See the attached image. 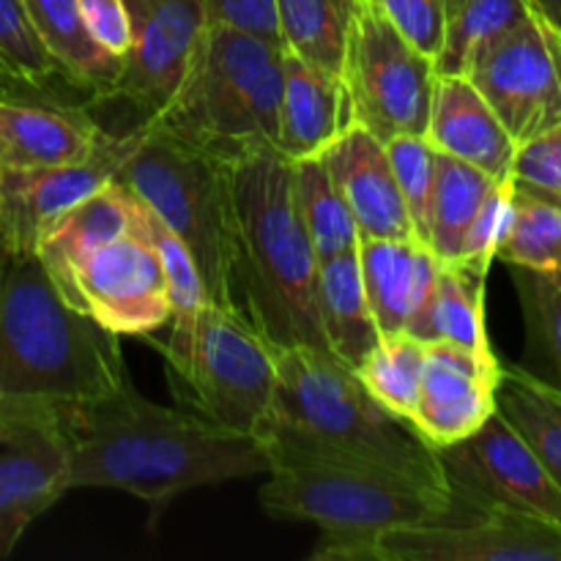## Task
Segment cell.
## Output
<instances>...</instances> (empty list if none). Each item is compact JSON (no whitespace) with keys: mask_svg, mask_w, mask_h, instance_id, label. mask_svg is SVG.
Returning a JSON list of instances; mask_svg holds the SVG:
<instances>
[{"mask_svg":"<svg viewBox=\"0 0 561 561\" xmlns=\"http://www.w3.org/2000/svg\"><path fill=\"white\" fill-rule=\"evenodd\" d=\"M340 80L356 126L381 142L425 137L438 80L436 60L400 36L370 0H356Z\"/></svg>","mask_w":561,"mask_h":561,"instance_id":"9c48e42d","label":"cell"},{"mask_svg":"<svg viewBox=\"0 0 561 561\" xmlns=\"http://www.w3.org/2000/svg\"><path fill=\"white\" fill-rule=\"evenodd\" d=\"M351 124L354 121H351V104L343 80L285 53V80L274 148L290 162L321 157Z\"/></svg>","mask_w":561,"mask_h":561,"instance_id":"7402d4cb","label":"cell"},{"mask_svg":"<svg viewBox=\"0 0 561 561\" xmlns=\"http://www.w3.org/2000/svg\"><path fill=\"white\" fill-rule=\"evenodd\" d=\"M115 181L184 241L201 268L208 301L239 307L233 296L228 159L140 121L126 131Z\"/></svg>","mask_w":561,"mask_h":561,"instance_id":"52a82bcc","label":"cell"},{"mask_svg":"<svg viewBox=\"0 0 561 561\" xmlns=\"http://www.w3.org/2000/svg\"><path fill=\"white\" fill-rule=\"evenodd\" d=\"M255 438L334 458L376 460L444 482L436 453L416 436L411 422L389 414L354 367L323 348L277 351L272 409Z\"/></svg>","mask_w":561,"mask_h":561,"instance_id":"5b68a950","label":"cell"},{"mask_svg":"<svg viewBox=\"0 0 561 561\" xmlns=\"http://www.w3.org/2000/svg\"><path fill=\"white\" fill-rule=\"evenodd\" d=\"M433 453L449 493L466 507H510L561 524L557 482L499 411L471 436Z\"/></svg>","mask_w":561,"mask_h":561,"instance_id":"8fae6325","label":"cell"},{"mask_svg":"<svg viewBox=\"0 0 561 561\" xmlns=\"http://www.w3.org/2000/svg\"><path fill=\"white\" fill-rule=\"evenodd\" d=\"M82 22L93 42L110 55L124 60L126 49L131 44V22L126 0H77Z\"/></svg>","mask_w":561,"mask_h":561,"instance_id":"b9f144b4","label":"cell"},{"mask_svg":"<svg viewBox=\"0 0 561 561\" xmlns=\"http://www.w3.org/2000/svg\"><path fill=\"white\" fill-rule=\"evenodd\" d=\"M290 184H294L296 211L312 241L318 261L345 255L359 247V230L345 206L343 195L334 186L323 157H307L290 162Z\"/></svg>","mask_w":561,"mask_h":561,"instance_id":"f546056e","label":"cell"},{"mask_svg":"<svg viewBox=\"0 0 561 561\" xmlns=\"http://www.w3.org/2000/svg\"><path fill=\"white\" fill-rule=\"evenodd\" d=\"M285 49L252 33L206 25L173 96L148 124L225 159L277 142Z\"/></svg>","mask_w":561,"mask_h":561,"instance_id":"8992f818","label":"cell"},{"mask_svg":"<svg viewBox=\"0 0 561 561\" xmlns=\"http://www.w3.org/2000/svg\"><path fill=\"white\" fill-rule=\"evenodd\" d=\"M69 488V436L53 411L0 409V559Z\"/></svg>","mask_w":561,"mask_h":561,"instance_id":"5bb4252c","label":"cell"},{"mask_svg":"<svg viewBox=\"0 0 561 561\" xmlns=\"http://www.w3.org/2000/svg\"><path fill=\"white\" fill-rule=\"evenodd\" d=\"M33 31L58 69L64 71L71 91L82 93L91 104H107L124 60L99 47L82 22L77 0H22Z\"/></svg>","mask_w":561,"mask_h":561,"instance_id":"cb8c5ba5","label":"cell"},{"mask_svg":"<svg viewBox=\"0 0 561 561\" xmlns=\"http://www.w3.org/2000/svg\"><path fill=\"white\" fill-rule=\"evenodd\" d=\"M206 25H225L279 44L274 0H201ZM283 47V44H279Z\"/></svg>","mask_w":561,"mask_h":561,"instance_id":"60d3db41","label":"cell"},{"mask_svg":"<svg viewBox=\"0 0 561 561\" xmlns=\"http://www.w3.org/2000/svg\"><path fill=\"white\" fill-rule=\"evenodd\" d=\"M383 146H387L405 211L411 217L414 239L427 244V211H431V192L433 179H436V148L422 135L392 137Z\"/></svg>","mask_w":561,"mask_h":561,"instance_id":"8d00e7d4","label":"cell"},{"mask_svg":"<svg viewBox=\"0 0 561 561\" xmlns=\"http://www.w3.org/2000/svg\"><path fill=\"white\" fill-rule=\"evenodd\" d=\"M318 318L327 348L354 370L381 343L356 250L329 257L318 266Z\"/></svg>","mask_w":561,"mask_h":561,"instance_id":"d4e9b609","label":"cell"},{"mask_svg":"<svg viewBox=\"0 0 561 561\" xmlns=\"http://www.w3.org/2000/svg\"><path fill=\"white\" fill-rule=\"evenodd\" d=\"M510 268L526 321V370L561 389V272Z\"/></svg>","mask_w":561,"mask_h":561,"instance_id":"4dcf8cb0","label":"cell"},{"mask_svg":"<svg viewBox=\"0 0 561 561\" xmlns=\"http://www.w3.org/2000/svg\"><path fill=\"white\" fill-rule=\"evenodd\" d=\"M274 9L285 53L340 77L356 0H274Z\"/></svg>","mask_w":561,"mask_h":561,"instance_id":"f1b7e54d","label":"cell"},{"mask_svg":"<svg viewBox=\"0 0 561 561\" xmlns=\"http://www.w3.org/2000/svg\"><path fill=\"white\" fill-rule=\"evenodd\" d=\"M502 359L493 351H466L427 343L420 400L411 427L427 447L438 449L471 436L496 411Z\"/></svg>","mask_w":561,"mask_h":561,"instance_id":"e0dca14e","label":"cell"},{"mask_svg":"<svg viewBox=\"0 0 561 561\" xmlns=\"http://www.w3.org/2000/svg\"><path fill=\"white\" fill-rule=\"evenodd\" d=\"M425 340L414 334H387L381 343L365 356L356 376L367 387V392L389 411L409 422L420 400L422 370H425Z\"/></svg>","mask_w":561,"mask_h":561,"instance_id":"836d02e7","label":"cell"},{"mask_svg":"<svg viewBox=\"0 0 561 561\" xmlns=\"http://www.w3.org/2000/svg\"><path fill=\"white\" fill-rule=\"evenodd\" d=\"M66 301L118 337H148L173 318L162 263L142 228L91 252L71 274Z\"/></svg>","mask_w":561,"mask_h":561,"instance_id":"4fadbf2b","label":"cell"},{"mask_svg":"<svg viewBox=\"0 0 561 561\" xmlns=\"http://www.w3.org/2000/svg\"><path fill=\"white\" fill-rule=\"evenodd\" d=\"M496 411L515 427L561 491V389L531 376L524 365H504Z\"/></svg>","mask_w":561,"mask_h":561,"instance_id":"4316f807","label":"cell"},{"mask_svg":"<svg viewBox=\"0 0 561 561\" xmlns=\"http://www.w3.org/2000/svg\"><path fill=\"white\" fill-rule=\"evenodd\" d=\"M496 181L474 164L436 151V179H433L431 211H427V247L436 252L438 261H460L466 233Z\"/></svg>","mask_w":561,"mask_h":561,"instance_id":"83f0119b","label":"cell"},{"mask_svg":"<svg viewBox=\"0 0 561 561\" xmlns=\"http://www.w3.org/2000/svg\"><path fill=\"white\" fill-rule=\"evenodd\" d=\"M233 296L274 351L327 348L318 318V261L290 184V159L255 148L228 159Z\"/></svg>","mask_w":561,"mask_h":561,"instance_id":"277c9868","label":"cell"},{"mask_svg":"<svg viewBox=\"0 0 561 561\" xmlns=\"http://www.w3.org/2000/svg\"><path fill=\"white\" fill-rule=\"evenodd\" d=\"M510 217H513V175L499 179L491 186L474 222H471L469 233H466L458 263L480 274H488L491 263L496 261L499 244H502L504 233L510 228Z\"/></svg>","mask_w":561,"mask_h":561,"instance_id":"74e56055","label":"cell"},{"mask_svg":"<svg viewBox=\"0 0 561 561\" xmlns=\"http://www.w3.org/2000/svg\"><path fill=\"white\" fill-rule=\"evenodd\" d=\"M107 129L85 104H66L0 93V168H60L91 157Z\"/></svg>","mask_w":561,"mask_h":561,"instance_id":"ac0fdd59","label":"cell"},{"mask_svg":"<svg viewBox=\"0 0 561 561\" xmlns=\"http://www.w3.org/2000/svg\"><path fill=\"white\" fill-rule=\"evenodd\" d=\"M513 181L561 201V124L520 142L513 159Z\"/></svg>","mask_w":561,"mask_h":561,"instance_id":"ab89813d","label":"cell"},{"mask_svg":"<svg viewBox=\"0 0 561 561\" xmlns=\"http://www.w3.org/2000/svg\"><path fill=\"white\" fill-rule=\"evenodd\" d=\"M131 44L110 102L129 104L148 118L184 77L190 55L206 27L201 0H126Z\"/></svg>","mask_w":561,"mask_h":561,"instance_id":"2e32d148","label":"cell"},{"mask_svg":"<svg viewBox=\"0 0 561 561\" xmlns=\"http://www.w3.org/2000/svg\"><path fill=\"white\" fill-rule=\"evenodd\" d=\"M261 447L268 458L261 507L277 520H307L321 529L312 561H370L383 531L458 520L471 510L447 482L398 466L279 444Z\"/></svg>","mask_w":561,"mask_h":561,"instance_id":"3957f363","label":"cell"},{"mask_svg":"<svg viewBox=\"0 0 561 561\" xmlns=\"http://www.w3.org/2000/svg\"><path fill=\"white\" fill-rule=\"evenodd\" d=\"M126 381L118 334L71 307L36 252L0 250V409L66 416Z\"/></svg>","mask_w":561,"mask_h":561,"instance_id":"7a4b0ae2","label":"cell"},{"mask_svg":"<svg viewBox=\"0 0 561 561\" xmlns=\"http://www.w3.org/2000/svg\"><path fill=\"white\" fill-rule=\"evenodd\" d=\"M540 9L548 11L546 0H463L447 16V33H444V47L436 58V71L463 75L471 55L513 31Z\"/></svg>","mask_w":561,"mask_h":561,"instance_id":"d6a6232c","label":"cell"},{"mask_svg":"<svg viewBox=\"0 0 561 561\" xmlns=\"http://www.w3.org/2000/svg\"><path fill=\"white\" fill-rule=\"evenodd\" d=\"M474 82L515 142L561 124V22L546 9L471 55Z\"/></svg>","mask_w":561,"mask_h":561,"instance_id":"30bf717a","label":"cell"},{"mask_svg":"<svg viewBox=\"0 0 561 561\" xmlns=\"http://www.w3.org/2000/svg\"><path fill=\"white\" fill-rule=\"evenodd\" d=\"M362 239H414L387 146L351 124L321 153Z\"/></svg>","mask_w":561,"mask_h":561,"instance_id":"d6986e66","label":"cell"},{"mask_svg":"<svg viewBox=\"0 0 561 561\" xmlns=\"http://www.w3.org/2000/svg\"><path fill=\"white\" fill-rule=\"evenodd\" d=\"M126 135H110L88 159L60 168H0V250L36 252L77 203L115 179Z\"/></svg>","mask_w":561,"mask_h":561,"instance_id":"9a60e30c","label":"cell"},{"mask_svg":"<svg viewBox=\"0 0 561 561\" xmlns=\"http://www.w3.org/2000/svg\"><path fill=\"white\" fill-rule=\"evenodd\" d=\"M416 49L438 58L447 33V3L444 0H370Z\"/></svg>","mask_w":561,"mask_h":561,"instance_id":"f35d334b","label":"cell"},{"mask_svg":"<svg viewBox=\"0 0 561 561\" xmlns=\"http://www.w3.org/2000/svg\"><path fill=\"white\" fill-rule=\"evenodd\" d=\"M485 279L488 274L463 263H444L436 288L409 334L425 343H447L480 354L493 351L485 329Z\"/></svg>","mask_w":561,"mask_h":561,"instance_id":"484cf974","label":"cell"},{"mask_svg":"<svg viewBox=\"0 0 561 561\" xmlns=\"http://www.w3.org/2000/svg\"><path fill=\"white\" fill-rule=\"evenodd\" d=\"M370 561H561V524L510 507L471 510L458 520L383 531Z\"/></svg>","mask_w":561,"mask_h":561,"instance_id":"7c38bea8","label":"cell"},{"mask_svg":"<svg viewBox=\"0 0 561 561\" xmlns=\"http://www.w3.org/2000/svg\"><path fill=\"white\" fill-rule=\"evenodd\" d=\"M140 228L148 236V241L157 250L159 263H162L164 279H168L170 305H173V318L170 321H190L195 312L208 301L206 285H203L201 268H197L195 257L186 250L184 241L162 222L153 211L142 206Z\"/></svg>","mask_w":561,"mask_h":561,"instance_id":"d590c367","label":"cell"},{"mask_svg":"<svg viewBox=\"0 0 561 561\" xmlns=\"http://www.w3.org/2000/svg\"><path fill=\"white\" fill-rule=\"evenodd\" d=\"M69 488H113L162 510L192 488L268 474L261 442L190 409L146 400L131 381L64 416Z\"/></svg>","mask_w":561,"mask_h":561,"instance_id":"6da1fadb","label":"cell"},{"mask_svg":"<svg viewBox=\"0 0 561 561\" xmlns=\"http://www.w3.org/2000/svg\"><path fill=\"white\" fill-rule=\"evenodd\" d=\"M425 140L438 153L474 164L491 179L513 175L518 142L466 75H438Z\"/></svg>","mask_w":561,"mask_h":561,"instance_id":"ffe728a7","label":"cell"},{"mask_svg":"<svg viewBox=\"0 0 561 561\" xmlns=\"http://www.w3.org/2000/svg\"><path fill=\"white\" fill-rule=\"evenodd\" d=\"M164 370L181 409L255 436L272 409L277 351L239 307L206 301L190 321H170Z\"/></svg>","mask_w":561,"mask_h":561,"instance_id":"ba28073f","label":"cell"},{"mask_svg":"<svg viewBox=\"0 0 561 561\" xmlns=\"http://www.w3.org/2000/svg\"><path fill=\"white\" fill-rule=\"evenodd\" d=\"M142 203L118 181H110L82 203H77L66 217L49 228L38 244L36 255L49 272L53 283L64 294L69 290L71 274L91 252L121 236L140 228Z\"/></svg>","mask_w":561,"mask_h":561,"instance_id":"603a6c76","label":"cell"},{"mask_svg":"<svg viewBox=\"0 0 561 561\" xmlns=\"http://www.w3.org/2000/svg\"><path fill=\"white\" fill-rule=\"evenodd\" d=\"M496 257L507 266L561 272V201L513 181V217Z\"/></svg>","mask_w":561,"mask_h":561,"instance_id":"1f68e13d","label":"cell"},{"mask_svg":"<svg viewBox=\"0 0 561 561\" xmlns=\"http://www.w3.org/2000/svg\"><path fill=\"white\" fill-rule=\"evenodd\" d=\"M356 255L381 337L411 332L444 268L436 252L416 239H359Z\"/></svg>","mask_w":561,"mask_h":561,"instance_id":"44dd1931","label":"cell"},{"mask_svg":"<svg viewBox=\"0 0 561 561\" xmlns=\"http://www.w3.org/2000/svg\"><path fill=\"white\" fill-rule=\"evenodd\" d=\"M0 80L31 93H53L69 88L64 71L47 53L22 0H0Z\"/></svg>","mask_w":561,"mask_h":561,"instance_id":"e575fe53","label":"cell"}]
</instances>
